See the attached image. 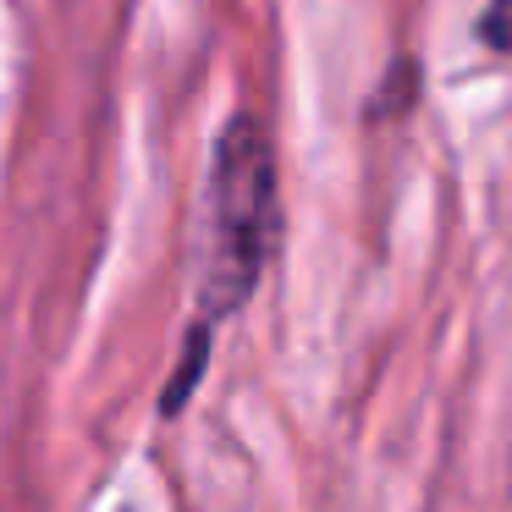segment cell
<instances>
[{
  "label": "cell",
  "instance_id": "cell-1",
  "mask_svg": "<svg viewBox=\"0 0 512 512\" xmlns=\"http://www.w3.org/2000/svg\"><path fill=\"white\" fill-rule=\"evenodd\" d=\"M281 237V182L276 149L259 116L237 111L215 133L210 177H204V226H199V320L193 336H210L259 292Z\"/></svg>",
  "mask_w": 512,
  "mask_h": 512
},
{
  "label": "cell",
  "instance_id": "cell-2",
  "mask_svg": "<svg viewBox=\"0 0 512 512\" xmlns=\"http://www.w3.org/2000/svg\"><path fill=\"white\" fill-rule=\"evenodd\" d=\"M479 34L490 39V50H512V0H490V12L479 17Z\"/></svg>",
  "mask_w": 512,
  "mask_h": 512
}]
</instances>
